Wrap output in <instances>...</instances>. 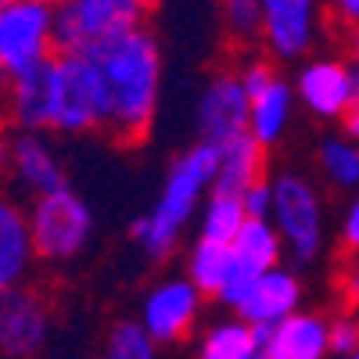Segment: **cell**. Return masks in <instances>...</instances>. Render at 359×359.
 Instances as JSON below:
<instances>
[{"instance_id":"cell-19","label":"cell","mask_w":359,"mask_h":359,"mask_svg":"<svg viewBox=\"0 0 359 359\" xmlns=\"http://www.w3.org/2000/svg\"><path fill=\"white\" fill-rule=\"evenodd\" d=\"M259 180H266V147L252 133H241V137L219 144V172H216L212 191L245 194Z\"/></svg>"},{"instance_id":"cell-27","label":"cell","mask_w":359,"mask_h":359,"mask_svg":"<svg viewBox=\"0 0 359 359\" xmlns=\"http://www.w3.org/2000/svg\"><path fill=\"white\" fill-rule=\"evenodd\" d=\"M359 352V323L352 316H338L331 320V355L348 359Z\"/></svg>"},{"instance_id":"cell-29","label":"cell","mask_w":359,"mask_h":359,"mask_svg":"<svg viewBox=\"0 0 359 359\" xmlns=\"http://www.w3.org/2000/svg\"><path fill=\"white\" fill-rule=\"evenodd\" d=\"M241 198H245V208H248V219H269L273 216V184H269V180L252 184Z\"/></svg>"},{"instance_id":"cell-11","label":"cell","mask_w":359,"mask_h":359,"mask_svg":"<svg viewBox=\"0 0 359 359\" xmlns=\"http://www.w3.org/2000/svg\"><path fill=\"white\" fill-rule=\"evenodd\" d=\"M298 104L309 108L316 118H345L355 104V65H345L338 57H316L298 69L294 79Z\"/></svg>"},{"instance_id":"cell-35","label":"cell","mask_w":359,"mask_h":359,"mask_svg":"<svg viewBox=\"0 0 359 359\" xmlns=\"http://www.w3.org/2000/svg\"><path fill=\"white\" fill-rule=\"evenodd\" d=\"M43 4H50V8H62V4H69V0H43Z\"/></svg>"},{"instance_id":"cell-30","label":"cell","mask_w":359,"mask_h":359,"mask_svg":"<svg viewBox=\"0 0 359 359\" xmlns=\"http://www.w3.org/2000/svg\"><path fill=\"white\" fill-rule=\"evenodd\" d=\"M338 237H341V248L348 255H359V191L352 194V201L345 205L341 212V226H338Z\"/></svg>"},{"instance_id":"cell-33","label":"cell","mask_w":359,"mask_h":359,"mask_svg":"<svg viewBox=\"0 0 359 359\" xmlns=\"http://www.w3.org/2000/svg\"><path fill=\"white\" fill-rule=\"evenodd\" d=\"M341 130H345V137H348V140H355V144H359V104L341 118Z\"/></svg>"},{"instance_id":"cell-25","label":"cell","mask_w":359,"mask_h":359,"mask_svg":"<svg viewBox=\"0 0 359 359\" xmlns=\"http://www.w3.org/2000/svg\"><path fill=\"white\" fill-rule=\"evenodd\" d=\"M101 359H158V341L140 327V320H118L104 338Z\"/></svg>"},{"instance_id":"cell-18","label":"cell","mask_w":359,"mask_h":359,"mask_svg":"<svg viewBox=\"0 0 359 359\" xmlns=\"http://www.w3.org/2000/svg\"><path fill=\"white\" fill-rule=\"evenodd\" d=\"M36 259V237L29 226V212L15 201L0 205V287L15 291L22 287V280L29 277Z\"/></svg>"},{"instance_id":"cell-14","label":"cell","mask_w":359,"mask_h":359,"mask_svg":"<svg viewBox=\"0 0 359 359\" xmlns=\"http://www.w3.org/2000/svg\"><path fill=\"white\" fill-rule=\"evenodd\" d=\"M298 306H302V280H298L294 269L277 266L252 284V291L241 298V306L233 313L248 327H277L294 313H302Z\"/></svg>"},{"instance_id":"cell-2","label":"cell","mask_w":359,"mask_h":359,"mask_svg":"<svg viewBox=\"0 0 359 359\" xmlns=\"http://www.w3.org/2000/svg\"><path fill=\"white\" fill-rule=\"evenodd\" d=\"M216 172H219V144L198 140L194 147L172 158L151 212L137 216L130 226L137 248L151 262H165L180 248L187 223L194 219V212H201V205L216 187Z\"/></svg>"},{"instance_id":"cell-16","label":"cell","mask_w":359,"mask_h":359,"mask_svg":"<svg viewBox=\"0 0 359 359\" xmlns=\"http://www.w3.org/2000/svg\"><path fill=\"white\" fill-rule=\"evenodd\" d=\"M255 338L269 359H327L331 320H323L320 313H294L277 327H255Z\"/></svg>"},{"instance_id":"cell-22","label":"cell","mask_w":359,"mask_h":359,"mask_svg":"<svg viewBox=\"0 0 359 359\" xmlns=\"http://www.w3.org/2000/svg\"><path fill=\"white\" fill-rule=\"evenodd\" d=\"M248 223V208L241 194H223L212 191L208 201L201 205V219H198V237L205 241H219V245H233V237L245 230Z\"/></svg>"},{"instance_id":"cell-24","label":"cell","mask_w":359,"mask_h":359,"mask_svg":"<svg viewBox=\"0 0 359 359\" xmlns=\"http://www.w3.org/2000/svg\"><path fill=\"white\" fill-rule=\"evenodd\" d=\"M320 176L331 184L334 191H359V144L341 137H323L320 151H316Z\"/></svg>"},{"instance_id":"cell-15","label":"cell","mask_w":359,"mask_h":359,"mask_svg":"<svg viewBox=\"0 0 359 359\" xmlns=\"http://www.w3.org/2000/svg\"><path fill=\"white\" fill-rule=\"evenodd\" d=\"M8 169H11L15 184L22 191H29L33 198L65 187L62 158L54 155V147H50V140L43 133L15 130V137L8 140Z\"/></svg>"},{"instance_id":"cell-1","label":"cell","mask_w":359,"mask_h":359,"mask_svg":"<svg viewBox=\"0 0 359 359\" xmlns=\"http://www.w3.org/2000/svg\"><path fill=\"white\" fill-rule=\"evenodd\" d=\"M97 65L108 97V133L123 144H140L155 126L162 97V47L147 29L101 43L86 54Z\"/></svg>"},{"instance_id":"cell-8","label":"cell","mask_w":359,"mask_h":359,"mask_svg":"<svg viewBox=\"0 0 359 359\" xmlns=\"http://www.w3.org/2000/svg\"><path fill=\"white\" fill-rule=\"evenodd\" d=\"M201 302H205V294L194 287V280L165 277L147 287L137 320L158 345H176L194 331V323L201 316Z\"/></svg>"},{"instance_id":"cell-37","label":"cell","mask_w":359,"mask_h":359,"mask_svg":"<svg viewBox=\"0 0 359 359\" xmlns=\"http://www.w3.org/2000/svg\"><path fill=\"white\" fill-rule=\"evenodd\" d=\"M355 94H359V69H355Z\"/></svg>"},{"instance_id":"cell-10","label":"cell","mask_w":359,"mask_h":359,"mask_svg":"<svg viewBox=\"0 0 359 359\" xmlns=\"http://www.w3.org/2000/svg\"><path fill=\"white\" fill-rule=\"evenodd\" d=\"M320 36V0H262V43L277 62H298Z\"/></svg>"},{"instance_id":"cell-12","label":"cell","mask_w":359,"mask_h":359,"mask_svg":"<svg viewBox=\"0 0 359 359\" xmlns=\"http://www.w3.org/2000/svg\"><path fill=\"white\" fill-rule=\"evenodd\" d=\"M233 280L230 287L223 291L219 302L237 309L241 306V298L252 291V284L269 273V269L280 266V255H284V241L273 226V219H248L245 230L233 237Z\"/></svg>"},{"instance_id":"cell-23","label":"cell","mask_w":359,"mask_h":359,"mask_svg":"<svg viewBox=\"0 0 359 359\" xmlns=\"http://www.w3.org/2000/svg\"><path fill=\"white\" fill-rule=\"evenodd\" d=\"M255 327H248L241 316L212 323L198 341V359H255L259 352Z\"/></svg>"},{"instance_id":"cell-20","label":"cell","mask_w":359,"mask_h":359,"mask_svg":"<svg viewBox=\"0 0 359 359\" xmlns=\"http://www.w3.org/2000/svg\"><path fill=\"white\" fill-rule=\"evenodd\" d=\"M294 83H287L284 76L273 83V86H266L259 97H252V123H248V133L266 147H277L287 130H291V115H294Z\"/></svg>"},{"instance_id":"cell-21","label":"cell","mask_w":359,"mask_h":359,"mask_svg":"<svg viewBox=\"0 0 359 359\" xmlns=\"http://www.w3.org/2000/svg\"><path fill=\"white\" fill-rule=\"evenodd\" d=\"M184 266H187L184 277L194 280V287L205 298H223V291L233 280V248L198 237V241L187 248V262Z\"/></svg>"},{"instance_id":"cell-9","label":"cell","mask_w":359,"mask_h":359,"mask_svg":"<svg viewBox=\"0 0 359 359\" xmlns=\"http://www.w3.org/2000/svg\"><path fill=\"white\" fill-rule=\"evenodd\" d=\"M252 123V97L237 72H216L201 86V97L194 108V126L201 140L226 144L233 137L248 133Z\"/></svg>"},{"instance_id":"cell-17","label":"cell","mask_w":359,"mask_h":359,"mask_svg":"<svg viewBox=\"0 0 359 359\" xmlns=\"http://www.w3.org/2000/svg\"><path fill=\"white\" fill-rule=\"evenodd\" d=\"M54 62V57H50ZM50 62L29 69L15 79H8V118L15 130L25 133H47L54 130V79Z\"/></svg>"},{"instance_id":"cell-13","label":"cell","mask_w":359,"mask_h":359,"mask_svg":"<svg viewBox=\"0 0 359 359\" xmlns=\"http://www.w3.org/2000/svg\"><path fill=\"white\" fill-rule=\"evenodd\" d=\"M50 338V309L36 291H4L0 302V345L11 359L36 355Z\"/></svg>"},{"instance_id":"cell-7","label":"cell","mask_w":359,"mask_h":359,"mask_svg":"<svg viewBox=\"0 0 359 359\" xmlns=\"http://www.w3.org/2000/svg\"><path fill=\"white\" fill-rule=\"evenodd\" d=\"M140 0H69L57 8V50L90 54L101 43L140 29L144 18Z\"/></svg>"},{"instance_id":"cell-3","label":"cell","mask_w":359,"mask_h":359,"mask_svg":"<svg viewBox=\"0 0 359 359\" xmlns=\"http://www.w3.org/2000/svg\"><path fill=\"white\" fill-rule=\"evenodd\" d=\"M57 50V8L43 0H0V72L15 79Z\"/></svg>"},{"instance_id":"cell-36","label":"cell","mask_w":359,"mask_h":359,"mask_svg":"<svg viewBox=\"0 0 359 359\" xmlns=\"http://www.w3.org/2000/svg\"><path fill=\"white\" fill-rule=\"evenodd\" d=\"M140 4H144V8H155V4H158V0H140Z\"/></svg>"},{"instance_id":"cell-4","label":"cell","mask_w":359,"mask_h":359,"mask_svg":"<svg viewBox=\"0 0 359 359\" xmlns=\"http://www.w3.org/2000/svg\"><path fill=\"white\" fill-rule=\"evenodd\" d=\"M54 133H90L108 126V97L97 65L86 54H54Z\"/></svg>"},{"instance_id":"cell-34","label":"cell","mask_w":359,"mask_h":359,"mask_svg":"<svg viewBox=\"0 0 359 359\" xmlns=\"http://www.w3.org/2000/svg\"><path fill=\"white\" fill-rule=\"evenodd\" d=\"M348 54H352V62H355V69H359V25L352 29V40H348Z\"/></svg>"},{"instance_id":"cell-6","label":"cell","mask_w":359,"mask_h":359,"mask_svg":"<svg viewBox=\"0 0 359 359\" xmlns=\"http://www.w3.org/2000/svg\"><path fill=\"white\" fill-rule=\"evenodd\" d=\"M29 226L36 237V255L47 262H72L94 241V212L72 187L33 198Z\"/></svg>"},{"instance_id":"cell-28","label":"cell","mask_w":359,"mask_h":359,"mask_svg":"<svg viewBox=\"0 0 359 359\" xmlns=\"http://www.w3.org/2000/svg\"><path fill=\"white\" fill-rule=\"evenodd\" d=\"M241 76V83H245V90H248V97H259L266 86H273L280 76H277V69L269 65V62H259V57H252V62L237 72Z\"/></svg>"},{"instance_id":"cell-31","label":"cell","mask_w":359,"mask_h":359,"mask_svg":"<svg viewBox=\"0 0 359 359\" xmlns=\"http://www.w3.org/2000/svg\"><path fill=\"white\" fill-rule=\"evenodd\" d=\"M341 291L352 306H359V255H352V262L345 266V273H341Z\"/></svg>"},{"instance_id":"cell-5","label":"cell","mask_w":359,"mask_h":359,"mask_svg":"<svg viewBox=\"0 0 359 359\" xmlns=\"http://www.w3.org/2000/svg\"><path fill=\"white\" fill-rule=\"evenodd\" d=\"M269 219H273V226L280 233L284 252L298 266H309L320 259L327 223H323V198L309 176L280 172L273 180V216Z\"/></svg>"},{"instance_id":"cell-32","label":"cell","mask_w":359,"mask_h":359,"mask_svg":"<svg viewBox=\"0 0 359 359\" xmlns=\"http://www.w3.org/2000/svg\"><path fill=\"white\" fill-rule=\"evenodd\" d=\"M331 15L341 22V25H359V0H331Z\"/></svg>"},{"instance_id":"cell-39","label":"cell","mask_w":359,"mask_h":359,"mask_svg":"<svg viewBox=\"0 0 359 359\" xmlns=\"http://www.w3.org/2000/svg\"><path fill=\"white\" fill-rule=\"evenodd\" d=\"M348 359H359V352H355V355H348Z\"/></svg>"},{"instance_id":"cell-38","label":"cell","mask_w":359,"mask_h":359,"mask_svg":"<svg viewBox=\"0 0 359 359\" xmlns=\"http://www.w3.org/2000/svg\"><path fill=\"white\" fill-rule=\"evenodd\" d=\"M79 359H101V355H79Z\"/></svg>"},{"instance_id":"cell-26","label":"cell","mask_w":359,"mask_h":359,"mask_svg":"<svg viewBox=\"0 0 359 359\" xmlns=\"http://www.w3.org/2000/svg\"><path fill=\"white\" fill-rule=\"evenodd\" d=\"M223 29L237 43L262 40V0H223Z\"/></svg>"}]
</instances>
